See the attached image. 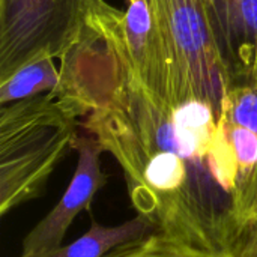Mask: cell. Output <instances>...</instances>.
<instances>
[{
    "label": "cell",
    "instance_id": "9c48e42d",
    "mask_svg": "<svg viewBox=\"0 0 257 257\" xmlns=\"http://www.w3.org/2000/svg\"><path fill=\"white\" fill-rule=\"evenodd\" d=\"M104 257H221L214 256L167 238L163 233H154L140 241L125 244Z\"/></svg>",
    "mask_w": 257,
    "mask_h": 257
},
{
    "label": "cell",
    "instance_id": "6da1fadb",
    "mask_svg": "<svg viewBox=\"0 0 257 257\" xmlns=\"http://www.w3.org/2000/svg\"><path fill=\"white\" fill-rule=\"evenodd\" d=\"M77 116L54 93L21 99L0 110V215L38 199L72 149Z\"/></svg>",
    "mask_w": 257,
    "mask_h": 257
},
{
    "label": "cell",
    "instance_id": "30bf717a",
    "mask_svg": "<svg viewBox=\"0 0 257 257\" xmlns=\"http://www.w3.org/2000/svg\"><path fill=\"white\" fill-rule=\"evenodd\" d=\"M131 2H133V0H128V3H131Z\"/></svg>",
    "mask_w": 257,
    "mask_h": 257
},
{
    "label": "cell",
    "instance_id": "ba28073f",
    "mask_svg": "<svg viewBox=\"0 0 257 257\" xmlns=\"http://www.w3.org/2000/svg\"><path fill=\"white\" fill-rule=\"evenodd\" d=\"M60 81V69L54 59H41L17 69L0 81V105L53 92Z\"/></svg>",
    "mask_w": 257,
    "mask_h": 257
},
{
    "label": "cell",
    "instance_id": "277c9868",
    "mask_svg": "<svg viewBox=\"0 0 257 257\" xmlns=\"http://www.w3.org/2000/svg\"><path fill=\"white\" fill-rule=\"evenodd\" d=\"M72 151L77 152L74 176L56 206L23 239L21 256L41 254L63 245L69 226L80 212L89 209L96 193L108 181L101 167V157L105 152L93 136L78 131Z\"/></svg>",
    "mask_w": 257,
    "mask_h": 257
},
{
    "label": "cell",
    "instance_id": "5b68a950",
    "mask_svg": "<svg viewBox=\"0 0 257 257\" xmlns=\"http://www.w3.org/2000/svg\"><path fill=\"white\" fill-rule=\"evenodd\" d=\"M117 30L130 71L139 84L158 98L173 99L175 71L149 0H133L119 14Z\"/></svg>",
    "mask_w": 257,
    "mask_h": 257
},
{
    "label": "cell",
    "instance_id": "8992f818",
    "mask_svg": "<svg viewBox=\"0 0 257 257\" xmlns=\"http://www.w3.org/2000/svg\"><path fill=\"white\" fill-rule=\"evenodd\" d=\"M208 2L229 84L257 80V0Z\"/></svg>",
    "mask_w": 257,
    "mask_h": 257
},
{
    "label": "cell",
    "instance_id": "52a82bcc",
    "mask_svg": "<svg viewBox=\"0 0 257 257\" xmlns=\"http://www.w3.org/2000/svg\"><path fill=\"white\" fill-rule=\"evenodd\" d=\"M158 232V227L151 220L139 214L119 226H102L92 220L89 230L72 244L60 245L41 254H20L18 257H104L125 244L140 241Z\"/></svg>",
    "mask_w": 257,
    "mask_h": 257
},
{
    "label": "cell",
    "instance_id": "3957f363",
    "mask_svg": "<svg viewBox=\"0 0 257 257\" xmlns=\"http://www.w3.org/2000/svg\"><path fill=\"white\" fill-rule=\"evenodd\" d=\"M172 59L175 99L199 98L224 107L227 74L218 50L208 0H149Z\"/></svg>",
    "mask_w": 257,
    "mask_h": 257
},
{
    "label": "cell",
    "instance_id": "7a4b0ae2",
    "mask_svg": "<svg viewBox=\"0 0 257 257\" xmlns=\"http://www.w3.org/2000/svg\"><path fill=\"white\" fill-rule=\"evenodd\" d=\"M104 0H0V81L41 59H63Z\"/></svg>",
    "mask_w": 257,
    "mask_h": 257
}]
</instances>
